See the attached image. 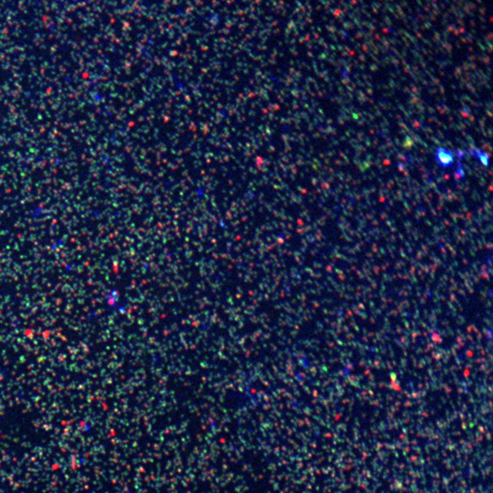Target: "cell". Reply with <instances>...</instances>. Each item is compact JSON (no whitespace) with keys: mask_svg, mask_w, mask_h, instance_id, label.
Segmentation results:
<instances>
[{"mask_svg":"<svg viewBox=\"0 0 493 493\" xmlns=\"http://www.w3.org/2000/svg\"><path fill=\"white\" fill-rule=\"evenodd\" d=\"M437 158L442 165H448L453 161V155L445 149H439L437 152Z\"/></svg>","mask_w":493,"mask_h":493,"instance_id":"1","label":"cell"}]
</instances>
